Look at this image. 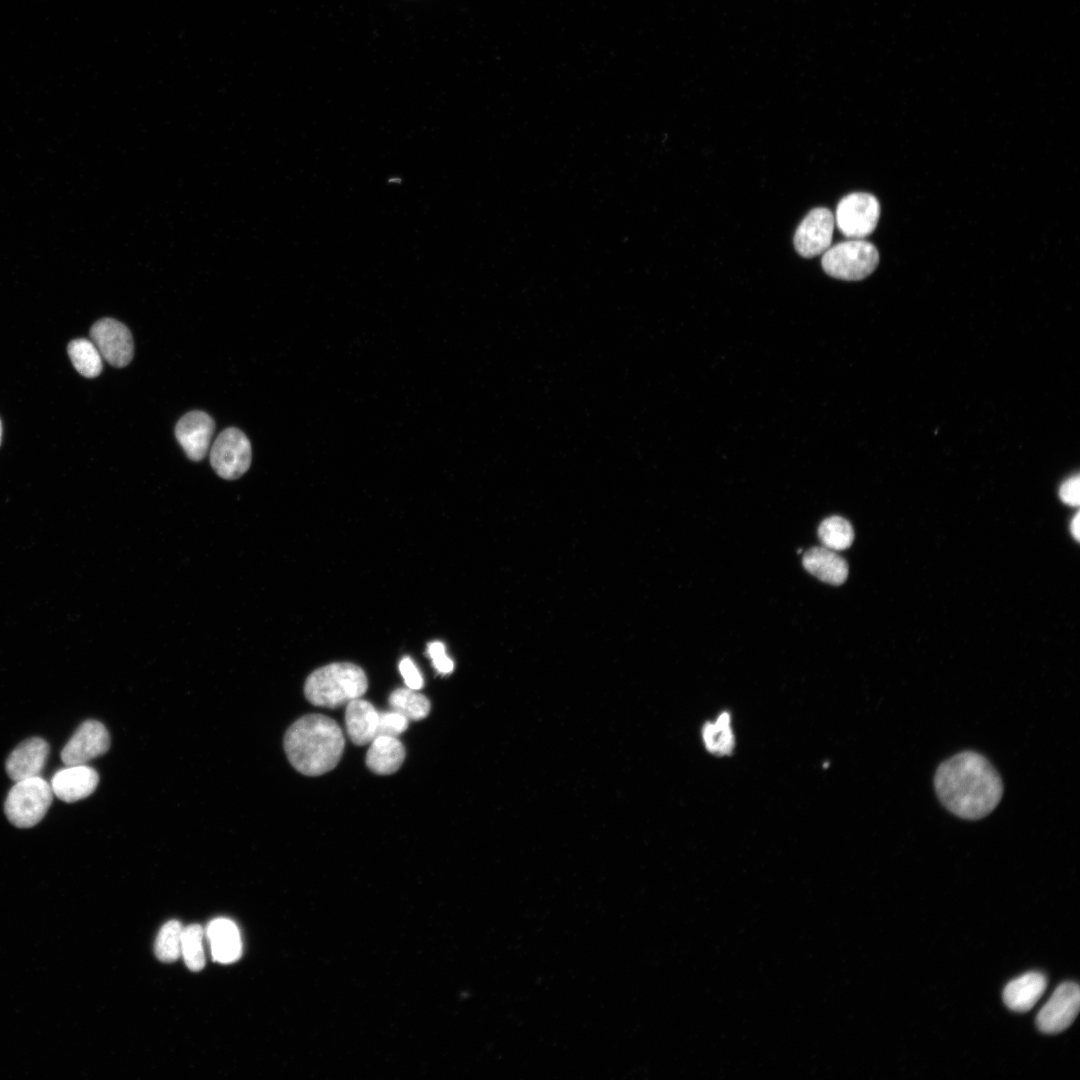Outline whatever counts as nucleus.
<instances>
[{
	"label": "nucleus",
	"mask_w": 1080,
	"mask_h": 1080,
	"mask_svg": "<svg viewBox=\"0 0 1080 1080\" xmlns=\"http://www.w3.org/2000/svg\"><path fill=\"white\" fill-rule=\"evenodd\" d=\"M934 787L945 808L967 820L990 814L1003 795L1000 775L986 757L974 751L957 753L942 762Z\"/></svg>",
	"instance_id": "f257e3e1"
},
{
	"label": "nucleus",
	"mask_w": 1080,
	"mask_h": 1080,
	"mask_svg": "<svg viewBox=\"0 0 1080 1080\" xmlns=\"http://www.w3.org/2000/svg\"><path fill=\"white\" fill-rule=\"evenodd\" d=\"M345 746L340 726L322 714H308L296 720L286 731L284 749L291 765L307 776L332 770Z\"/></svg>",
	"instance_id": "f03ea898"
},
{
	"label": "nucleus",
	"mask_w": 1080,
	"mask_h": 1080,
	"mask_svg": "<svg viewBox=\"0 0 1080 1080\" xmlns=\"http://www.w3.org/2000/svg\"><path fill=\"white\" fill-rule=\"evenodd\" d=\"M368 688L365 672L349 662L331 663L313 671L306 679L304 693L315 706L337 708L363 696Z\"/></svg>",
	"instance_id": "7ed1b4c3"
},
{
	"label": "nucleus",
	"mask_w": 1080,
	"mask_h": 1080,
	"mask_svg": "<svg viewBox=\"0 0 1080 1080\" xmlns=\"http://www.w3.org/2000/svg\"><path fill=\"white\" fill-rule=\"evenodd\" d=\"M878 263L877 248L863 239H851L829 247L821 259L826 274L846 281H858L868 277Z\"/></svg>",
	"instance_id": "20e7f679"
},
{
	"label": "nucleus",
	"mask_w": 1080,
	"mask_h": 1080,
	"mask_svg": "<svg viewBox=\"0 0 1080 1080\" xmlns=\"http://www.w3.org/2000/svg\"><path fill=\"white\" fill-rule=\"evenodd\" d=\"M53 799L50 784L40 776L16 781L9 790L4 811L11 824L30 828L39 823Z\"/></svg>",
	"instance_id": "39448f33"
},
{
	"label": "nucleus",
	"mask_w": 1080,
	"mask_h": 1080,
	"mask_svg": "<svg viewBox=\"0 0 1080 1080\" xmlns=\"http://www.w3.org/2000/svg\"><path fill=\"white\" fill-rule=\"evenodd\" d=\"M879 217L877 198L870 193L855 192L839 201L834 219L844 236L863 239L875 230Z\"/></svg>",
	"instance_id": "423d86ee"
},
{
	"label": "nucleus",
	"mask_w": 1080,
	"mask_h": 1080,
	"mask_svg": "<svg viewBox=\"0 0 1080 1080\" xmlns=\"http://www.w3.org/2000/svg\"><path fill=\"white\" fill-rule=\"evenodd\" d=\"M251 444L246 435L237 428L223 430L210 450V463L218 476L234 480L250 467Z\"/></svg>",
	"instance_id": "0eeeda50"
},
{
	"label": "nucleus",
	"mask_w": 1080,
	"mask_h": 1080,
	"mask_svg": "<svg viewBox=\"0 0 1080 1080\" xmlns=\"http://www.w3.org/2000/svg\"><path fill=\"white\" fill-rule=\"evenodd\" d=\"M91 341L95 344L109 364L115 367L128 365L134 354L131 332L121 322L112 318H103L95 322L90 329Z\"/></svg>",
	"instance_id": "6e6552de"
},
{
	"label": "nucleus",
	"mask_w": 1080,
	"mask_h": 1080,
	"mask_svg": "<svg viewBox=\"0 0 1080 1080\" xmlns=\"http://www.w3.org/2000/svg\"><path fill=\"white\" fill-rule=\"evenodd\" d=\"M1079 1009L1078 985L1073 982L1062 983L1039 1011L1036 1018L1037 1027L1046 1034L1060 1033L1074 1022Z\"/></svg>",
	"instance_id": "1a4fd4ad"
},
{
	"label": "nucleus",
	"mask_w": 1080,
	"mask_h": 1080,
	"mask_svg": "<svg viewBox=\"0 0 1080 1080\" xmlns=\"http://www.w3.org/2000/svg\"><path fill=\"white\" fill-rule=\"evenodd\" d=\"M835 219L824 207L812 209L801 221L794 235L796 251L805 258L823 254L831 245Z\"/></svg>",
	"instance_id": "9d476101"
},
{
	"label": "nucleus",
	"mask_w": 1080,
	"mask_h": 1080,
	"mask_svg": "<svg viewBox=\"0 0 1080 1080\" xmlns=\"http://www.w3.org/2000/svg\"><path fill=\"white\" fill-rule=\"evenodd\" d=\"M110 736L106 727L97 720L84 721L61 751L65 765L87 764L107 752Z\"/></svg>",
	"instance_id": "9b49d317"
},
{
	"label": "nucleus",
	"mask_w": 1080,
	"mask_h": 1080,
	"mask_svg": "<svg viewBox=\"0 0 1080 1080\" xmlns=\"http://www.w3.org/2000/svg\"><path fill=\"white\" fill-rule=\"evenodd\" d=\"M215 430L214 420L199 410L185 414L176 424L175 436L189 459L202 460Z\"/></svg>",
	"instance_id": "f8f14e48"
},
{
	"label": "nucleus",
	"mask_w": 1080,
	"mask_h": 1080,
	"mask_svg": "<svg viewBox=\"0 0 1080 1080\" xmlns=\"http://www.w3.org/2000/svg\"><path fill=\"white\" fill-rule=\"evenodd\" d=\"M98 782V773L87 764L65 765L53 775L50 786L60 800L72 803L91 795Z\"/></svg>",
	"instance_id": "ddd939ff"
},
{
	"label": "nucleus",
	"mask_w": 1080,
	"mask_h": 1080,
	"mask_svg": "<svg viewBox=\"0 0 1080 1080\" xmlns=\"http://www.w3.org/2000/svg\"><path fill=\"white\" fill-rule=\"evenodd\" d=\"M49 755L48 743L39 737L21 742L6 760V772L13 781L40 776Z\"/></svg>",
	"instance_id": "4468645a"
},
{
	"label": "nucleus",
	"mask_w": 1080,
	"mask_h": 1080,
	"mask_svg": "<svg viewBox=\"0 0 1080 1080\" xmlns=\"http://www.w3.org/2000/svg\"><path fill=\"white\" fill-rule=\"evenodd\" d=\"M214 961L229 964L238 960L242 953V941L236 924L228 918L213 919L206 928Z\"/></svg>",
	"instance_id": "2eb2a0df"
},
{
	"label": "nucleus",
	"mask_w": 1080,
	"mask_h": 1080,
	"mask_svg": "<svg viewBox=\"0 0 1080 1080\" xmlns=\"http://www.w3.org/2000/svg\"><path fill=\"white\" fill-rule=\"evenodd\" d=\"M378 722L379 712L369 701L360 697L347 703L346 730L354 744H370L378 736Z\"/></svg>",
	"instance_id": "dca6fc26"
},
{
	"label": "nucleus",
	"mask_w": 1080,
	"mask_h": 1080,
	"mask_svg": "<svg viewBox=\"0 0 1080 1080\" xmlns=\"http://www.w3.org/2000/svg\"><path fill=\"white\" fill-rule=\"evenodd\" d=\"M1046 987L1047 979L1042 973H1026L1006 985L1004 1003L1013 1011L1027 1012L1037 1003Z\"/></svg>",
	"instance_id": "f3484780"
},
{
	"label": "nucleus",
	"mask_w": 1080,
	"mask_h": 1080,
	"mask_svg": "<svg viewBox=\"0 0 1080 1080\" xmlns=\"http://www.w3.org/2000/svg\"><path fill=\"white\" fill-rule=\"evenodd\" d=\"M804 568L823 582L839 585L848 576V565L836 551L827 547H813L803 555Z\"/></svg>",
	"instance_id": "a211bd4d"
},
{
	"label": "nucleus",
	"mask_w": 1080,
	"mask_h": 1080,
	"mask_svg": "<svg viewBox=\"0 0 1080 1080\" xmlns=\"http://www.w3.org/2000/svg\"><path fill=\"white\" fill-rule=\"evenodd\" d=\"M405 759L402 742L393 736H377L370 743L366 765L374 773L389 775L396 772Z\"/></svg>",
	"instance_id": "6ab92c4d"
},
{
	"label": "nucleus",
	"mask_w": 1080,
	"mask_h": 1080,
	"mask_svg": "<svg viewBox=\"0 0 1080 1080\" xmlns=\"http://www.w3.org/2000/svg\"><path fill=\"white\" fill-rule=\"evenodd\" d=\"M706 749L716 755H728L735 747V737L731 728V717L722 712L714 722H708L702 733Z\"/></svg>",
	"instance_id": "aec40b11"
},
{
	"label": "nucleus",
	"mask_w": 1080,
	"mask_h": 1080,
	"mask_svg": "<svg viewBox=\"0 0 1080 1080\" xmlns=\"http://www.w3.org/2000/svg\"><path fill=\"white\" fill-rule=\"evenodd\" d=\"M67 351L74 367L84 377L94 378L101 373L102 356L91 340L85 338L72 340L68 344Z\"/></svg>",
	"instance_id": "412c9836"
},
{
	"label": "nucleus",
	"mask_w": 1080,
	"mask_h": 1080,
	"mask_svg": "<svg viewBox=\"0 0 1080 1080\" xmlns=\"http://www.w3.org/2000/svg\"><path fill=\"white\" fill-rule=\"evenodd\" d=\"M388 701L393 711L404 715L408 720L424 719L431 709L430 701L425 695L408 687L395 689Z\"/></svg>",
	"instance_id": "4be33fe9"
},
{
	"label": "nucleus",
	"mask_w": 1080,
	"mask_h": 1080,
	"mask_svg": "<svg viewBox=\"0 0 1080 1080\" xmlns=\"http://www.w3.org/2000/svg\"><path fill=\"white\" fill-rule=\"evenodd\" d=\"M818 536L824 547L834 551L847 549L853 542L851 524L840 516L824 519L818 528Z\"/></svg>",
	"instance_id": "5701e85b"
},
{
	"label": "nucleus",
	"mask_w": 1080,
	"mask_h": 1080,
	"mask_svg": "<svg viewBox=\"0 0 1080 1080\" xmlns=\"http://www.w3.org/2000/svg\"><path fill=\"white\" fill-rule=\"evenodd\" d=\"M203 937L204 930L199 924H191L183 928L181 954L186 966L192 971H200L205 965Z\"/></svg>",
	"instance_id": "b1692460"
},
{
	"label": "nucleus",
	"mask_w": 1080,
	"mask_h": 1080,
	"mask_svg": "<svg viewBox=\"0 0 1080 1080\" xmlns=\"http://www.w3.org/2000/svg\"><path fill=\"white\" fill-rule=\"evenodd\" d=\"M183 926L178 920L166 922L155 941V954L160 961L173 962L181 955Z\"/></svg>",
	"instance_id": "393cba45"
},
{
	"label": "nucleus",
	"mask_w": 1080,
	"mask_h": 1080,
	"mask_svg": "<svg viewBox=\"0 0 1080 1080\" xmlns=\"http://www.w3.org/2000/svg\"><path fill=\"white\" fill-rule=\"evenodd\" d=\"M409 725V720L396 711L379 712L378 736L397 737L403 733Z\"/></svg>",
	"instance_id": "a878e982"
},
{
	"label": "nucleus",
	"mask_w": 1080,
	"mask_h": 1080,
	"mask_svg": "<svg viewBox=\"0 0 1080 1080\" xmlns=\"http://www.w3.org/2000/svg\"><path fill=\"white\" fill-rule=\"evenodd\" d=\"M427 654L430 657L436 671L441 675H448L454 669V662L445 652V645L440 641L430 642L427 646Z\"/></svg>",
	"instance_id": "bb28decb"
},
{
	"label": "nucleus",
	"mask_w": 1080,
	"mask_h": 1080,
	"mask_svg": "<svg viewBox=\"0 0 1080 1080\" xmlns=\"http://www.w3.org/2000/svg\"><path fill=\"white\" fill-rule=\"evenodd\" d=\"M399 671L402 675L406 687L419 690L424 685L423 677L410 657H404L399 662Z\"/></svg>",
	"instance_id": "cd10ccee"
},
{
	"label": "nucleus",
	"mask_w": 1080,
	"mask_h": 1080,
	"mask_svg": "<svg viewBox=\"0 0 1080 1080\" xmlns=\"http://www.w3.org/2000/svg\"><path fill=\"white\" fill-rule=\"evenodd\" d=\"M1079 476L1070 477L1062 483L1059 489L1060 499L1067 505L1078 506L1080 503Z\"/></svg>",
	"instance_id": "c85d7f7f"
},
{
	"label": "nucleus",
	"mask_w": 1080,
	"mask_h": 1080,
	"mask_svg": "<svg viewBox=\"0 0 1080 1080\" xmlns=\"http://www.w3.org/2000/svg\"><path fill=\"white\" fill-rule=\"evenodd\" d=\"M1070 528H1071L1072 536L1075 538V540L1079 541V536H1080V514H1079V512H1077L1074 515V517L1072 518Z\"/></svg>",
	"instance_id": "c756f323"
},
{
	"label": "nucleus",
	"mask_w": 1080,
	"mask_h": 1080,
	"mask_svg": "<svg viewBox=\"0 0 1080 1080\" xmlns=\"http://www.w3.org/2000/svg\"><path fill=\"white\" fill-rule=\"evenodd\" d=\"M1 440H2V424H1V420H0V445H1Z\"/></svg>",
	"instance_id": "7c9ffc66"
}]
</instances>
